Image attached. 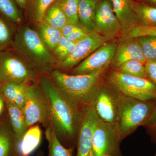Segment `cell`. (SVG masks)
Wrapping results in <instances>:
<instances>
[{
  "mask_svg": "<svg viewBox=\"0 0 156 156\" xmlns=\"http://www.w3.org/2000/svg\"><path fill=\"white\" fill-rule=\"evenodd\" d=\"M133 6L138 18V25L148 27H156V8L134 1Z\"/></svg>",
  "mask_w": 156,
  "mask_h": 156,
  "instance_id": "21",
  "label": "cell"
},
{
  "mask_svg": "<svg viewBox=\"0 0 156 156\" xmlns=\"http://www.w3.org/2000/svg\"><path fill=\"white\" fill-rule=\"evenodd\" d=\"M80 0H60L59 5L69 23L80 26L78 16V8Z\"/></svg>",
  "mask_w": 156,
  "mask_h": 156,
  "instance_id": "26",
  "label": "cell"
},
{
  "mask_svg": "<svg viewBox=\"0 0 156 156\" xmlns=\"http://www.w3.org/2000/svg\"><path fill=\"white\" fill-rule=\"evenodd\" d=\"M23 111L29 128L37 123L50 124L48 104L39 86L28 85L27 96Z\"/></svg>",
  "mask_w": 156,
  "mask_h": 156,
  "instance_id": "9",
  "label": "cell"
},
{
  "mask_svg": "<svg viewBox=\"0 0 156 156\" xmlns=\"http://www.w3.org/2000/svg\"><path fill=\"white\" fill-rule=\"evenodd\" d=\"M0 156H19L18 142L6 124L0 126Z\"/></svg>",
  "mask_w": 156,
  "mask_h": 156,
  "instance_id": "19",
  "label": "cell"
},
{
  "mask_svg": "<svg viewBox=\"0 0 156 156\" xmlns=\"http://www.w3.org/2000/svg\"><path fill=\"white\" fill-rule=\"evenodd\" d=\"M98 119L92 104L83 108L77 135L76 156H94L92 140L94 129Z\"/></svg>",
  "mask_w": 156,
  "mask_h": 156,
  "instance_id": "11",
  "label": "cell"
},
{
  "mask_svg": "<svg viewBox=\"0 0 156 156\" xmlns=\"http://www.w3.org/2000/svg\"><path fill=\"white\" fill-rule=\"evenodd\" d=\"M117 46L115 42H107L79 63L74 74H89L107 69L112 61Z\"/></svg>",
  "mask_w": 156,
  "mask_h": 156,
  "instance_id": "12",
  "label": "cell"
},
{
  "mask_svg": "<svg viewBox=\"0 0 156 156\" xmlns=\"http://www.w3.org/2000/svg\"><path fill=\"white\" fill-rule=\"evenodd\" d=\"M155 156H156V153H155Z\"/></svg>",
  "mask_w": 156,
  "mask_h": 156,
  "instance_id": "40",
  "label": "cell"
},
{
  "mask_svg": "<svg viewBox=\"0 0 156 156\" xmlns=\"http://www.w3.org/2000/svg\"><path fill=\"white\" fill-rule=\"evenodd\" d=\"M76 43L71 41L66 37H61L57 47L54 50L55 54L58 59L62 62L73 53L75 48Z\"/></svg>",
  "mask_w": 156,
  "mask_h": 156,
  "instance_id": "28",
  "label": "cell"
},
{
  "mask_svg": "<svg viewBox=\"0 0 156 156\" xmlns=\"http://www.w3.org/2000/svg\"><path fill=\"white\" fill-rule=\"evenodd\" d=\"M156 107V100H140L122 94L116 126L122 139L144 126Z\"/></svg>",
  "mask_w": 156,
  "mask_h": 156,
  "instance_id": "3",
  "label": "cell"
},
{
  "mask_svg": "<svg viewBox=\"0 0 156 156\" xmlns=\"http://www.w3.org/2000/svg\"><path fill=\"white\" fill-rule=\"evenodd\" d=\"M122 140L116 125L99 119L93 133L94 156H122L120 144Z\"/></svg>",
  "mask_w": 156,
  "mask_h": 156,
  "instance_id": "6",
  "label": "cell"
},
{
  "mask_svg": "<svg viewBox=\"0 0 156 156\" xmlns=\"http://www.w3.org/2000/svg\"><path fill=\"white\" fill-rule=\"evenodd\" d=\"M124 38H133L144 36L156 37V27H148L137 25L123 34Z\"/></svg>",
  "mask_w": 156,
  "mask_h": 156,
  "instance_id": "30",
  "label": "cell"
},
{
  "mask_svg": "<svg viewBox=\"0 0 156 156\" xmlns=\"http://www.w3.org/2000/svg\"><path fill=\"white\" fill-rule=\"evenodd\" d=\"M80 27L77 26L70 23H67L61 29L62 34L63 36L67 37L68 36L78 30Z\"/></svg>",
  "mask_w": 156,
  "mask_h": 156,
  "instance_id": "36",
  "label": "cell"
},
{
  "mask_svg": "<svg viewBox=\"0 0 156 156\" xmlns=\"http://www.w3.org/2000/svg\"><path fill=\"white\" fill-rule=\"evenodd\" d=\"M0 13L9 22L17 24L22 17L14 0H0Z\"/></svg>",
  "mask_w": 156,
  "mask_h": 156,
  "instance_id": "24",
  "label": "cell"
},
{
  "mask_svg": "<svg viewBox=\"0 0 156 156\" xmlns=\"http://www.w3.org/2000/svg\"><path fill=\"white\" fill-rule=\"evenodd\" d=\"M107 42V41L95 31L76 44L75 50L68 58L61 62L64 68H70L79 64L95 50Z\"/></svg>",
  "mask_w": 156,
  "mask_h": 156,
  "instance_id": "13",
  "label": "cell"
},
{
  "mask_svg": "<svg viewBox=\"0 0 156 156\" xmlns=\"http://www.w3.org/2000/svg\"><path fill=\"white\" fill-rule=\"evenodd\" d=\"M152 140L156 144V107L151 116L144 125Z\"/></svg>",
  "mask_w": 156,
  "mask_h": 156,
  "instance_id": "33",
  "label": "cell"
},
{
  "mask_svg": "<svg viewBox=\"0 0 156 156\" xmlns=\"http://www.w3.org/2000/svg\"><path fill=\"white\" fill-rule=\"evenodd\" d=\"M137 1L156 8V0H137Z\"/></svg>",
  "mask_w": 156,
  "mask_h": 156,
  "instance_id": "38",
  "label": "cell"
},
{
  "mask_svg": "<svg viewBox=\"0 0 156 156\" xmlns=\"http://www.w3.org/2000/svg\"><path fill=\"white\" fill-rule=\"evenodd\" d=\"M107 82L123 95L142 100H156V86L148 79L112 71Z\"/></svg>",
  "mask_w": 156,
  "mask_h": 156,
  "instance_id": "5",
  "label": "cell"
},
{
  "mask_svg": "<svg viewBox=\"0 0 156 156\" xmlns=\"http://www.w3.org/2000/svg\"><path fill=\"white\" fill-rule=\"evenodd\" d=\"M39 87L48 104L50 125L61 143L69 147L77 138L83 108L65 97L51 78L41 76Z\"/></svg>",
  "mask_w": 156,
  "mask_h": 156,
  "instance_id": "1",
  "label": "cell"
},
{
  "mask_svg": "<svg viewBox=\"0 0 156 156\" xmlns=\"http://www.w3.org/2000/svg\"><path fill=\"white\" fill-rule=\"evenodd\" d=\"M98 0H80L78 16L81 28L88 32L94 31Z\"/></svg>",
  "mask_w": 156,
  "mask_h": 156,
  "instance_id": "17",
  "label": "cell"
},
{
  "mask_svg": "<svg viewBox=\"0 0 156 156\" xmlns=\"http://www.w3.org/2000/svg\"><path fill=\"white\" fill-rule=\"evenodd\" d=\"M121 95L108 82V85L101 83L91 102L99 119L116 125Z\"/></svg>",
  "mask_w": 156,
  "mask_h": 156,
  "instance_id": "7",
  "label": "cell"
},
{
  "mask_svg": "<svg viewBox=\"0 0 156 156\" xmlns=\"http://www.w3.org/2000/svg\"><path fill=\"white\" fill-rule=\"evenodd\" d=\"M144 66L147 79L156 86V61L146 60Z\"/></svg>",
  "mask_w": 156,
  "mask_h": 156,
  "instance_id": "34",
  "label": "cell"
},
{
  "mask_svg": "<svg viewBox=\"0 0 156 156\" xmlns=\"http://www.w3.org/2000/svg\"><path fill=\"white\" fill-rule=\"evenodd\" d=\"M33 75L21 57L11 50H0V83H27Z\"/></svg>",
  "mask_w": 156,
  "mask_h": 156,
  "instance_id": "8",
  "label": "cell"
},
{
  "mask_svg": "<svg viewBox=\"0 0 156 156\" xmlns=\"http://www.w3.org/2000/svg\"><path fill=\"white\" fill-rule=\"evenodd\" d=\"M42 22L59 30L68 23L58 2L48 9Z\"/></svg>",
  "mask_w": 156,
  "mask_h": 156,
  "instance_id": "22",
  "label": "cell"
},
{
  "mask_svg": "<svg viewBox=\"0 0 156 156\" xmlns=\"http://www.w3.org/2000/svg\"><path fill=\"white\" fill-rule=\"evenodd\" d=\"M13 33L11 27L6 20L0 16V50L11 44Z\"/></svg>",
  "mask_w": 156,
  "mask_h": 156,
  "instance_id": "29",
  "label": "cell"
},
{
  "mask_svg": "<svg viewBox=\"0 0 156 156\" xmlns=\"http://www.w3.org/2000/svg\"><path fill=\"white\" fill-rule=\"evenodd\" d=\"M131 60H137L144 64L146 61L136 39L124 38L119 45H117L112 65L115 69L126 62Z\"/></svg>",
  "mask_w": 156,
  "mask_h": 156,
  "instance_id": "14",
  "label": "cell"
},
{
  "mask_svg": "<svg viewBox=\"0 0 156 156\" xmlns=\"http://www.w3.org/2000/svg\"><path fill=\"white\" fill-rule=\"evenodd\" d=\"M45 135L48 144V156H73V147H67L63 145L50 124L46 129Z\"/></svg>",
  "mask_w": 156,
  "mask_h": 156,
  "instance_id": "20",
  "label": "cell"
},
{
  "mask_svg": "<svg viewBox=\"0 0 156 156\" xmlns=\"http://www.w3.org/2000/svg\"><path fill=\"white\" fill-rule=\"evenodd\" d=\"M18 5L21 9H24L26 8L29 2V0H14Z\"/></svg>",
  "mask_w": 156,
  "mask_h": 156,
  "instance_id": "39",
  "label": "cell"
},
{
  "mask_svg": "<svg viewBox=\"0 0 156 156\" xmlns=\"http://www.w3.org/2000/svg\"><path fill=\"white\" fill-rule=\"evenodd\" d=\"M90 33L80 27L78 30L68 36L66 37L71 41L77 43L88 37Z\"/></svg>",
  "mask_w": 156,
  "mask_h": 156,
  "instance_id": "35",
  "label": "cell"
},
{
  "mask_svg": "<svg viewBox=\"0 0 156 156\" xmlns=\"http://www.w3.org/2000/svg\"><path fill=\"white\" fill-rule=\"evenodd\" d=\"M6 104L11 127L18 143L29 127L22 109L7 101Z\"/></svg>",
  "mask_w": 156,
  "mask_h": 156,
  "instance_id": "18",
  "label": "cell"
},
{
  "mask_svg": "<svg viewBox=\"0 0 156 156\" xmlns=\"http://www.w3.org/2000/svg\"><path fill=\"white\" fill-rule=\"evenodd\" d=\"M42 139V131L36 125L29 127L18 143L19 156H30L37 149Z\"/></svg>",
  "mask_w": 156,
  "mask_h": 156,
  "instance_id": "16",
  "label": "cell"
},
{
  "mask_svg": "<svg viewBox=\"0 0 156 156\" xmlns=\"http://www.w3.org/2000/svg\"><path fill=\"white\" fill-rule=\"evenodd\" d=\"M27 83L20 84L14 102V104L21 109L25 105L27 96Z\"/></svg>",
  "mask_w": 156,
  "mask_h": 156,
  "instance_id": "32",
  "label": "cell"
},
{
  "mask_svg": "<svg viewBox=\"0 0 156 156\" xmlns=\"http://www.w3.org/2000/svg\"><path fill=\"white\" fill-rule=\"evenodd\" d=\"M55 0H33L34 18L38 22H42L45 13Z\"/></svg>",
  "mask_w": 156,
  "mask_h": 156,
  "instance_id": "31",
  "label": "cell"
},
{
  "mask_svg": "<svg viewBox=\"0 0 156 156\" xmlns=\"http://www.w3.org/2000/svg\"></svg>",
  "mask_w": 156,
  "mask_h": 156,
  "instance_id": "41",
  "label": "cell"
},
{
  "mask_svg": "<svg viewBox=\"0 0 156 156\" xmlns=\"http://www.w3.org/2000/svg\"><path fill=\"white\" fill-rule=\"evenodd\" d=\"M106 69L94 73L73 75L55 70L51 72L50 75L62 95L82 108L92 102Z\"/></svg>",
  "mask_w": 156,
  "mask_h": 156,
  "instance_id": "2",
  "label": "cell"
},
{
  "mask_svg": "<svg viewBox=\"0 0 156 156\" xmlns=\"http://www.w3.org/2000/svg\"><path fill=\"white\" fill-rule=\"evenodd\" d=\"M110 1L114 12L122 27V34L139 24L137 15L133 6L134 0Z\"/></svg>",
  "mask_w": 156,
  "mask_h": 156,
  "instance_id": "15",
  "label": "cell"
},
{
  "mask_svg": "<svg viewBox=\"0 0 156 156\" xmlns=\"http://www.w3.org/2000/svg\"><path fill=\"white\" fill-rule=\"evenodd\" d=\"M135 38L140 45L146 60L156 61V37L144 36Z\"/></svg>",
  "mask_w": 156,
  "mask_h": 156,
  "instance_id": "27",
  "label": "cell"
},
{
  "mask_svg": "<svg viewBox=\"0 0 156 156\" xmlns=\"http://www.w3.org/2000/svg\"><path fill=\"white\" fill-rule=\"evenodd\" d=\"M39 35L46 46L50 49H55L61 37V30L40 22L39 25Z\"/></svg>",
  "mask_w": 156,
  "mask_h": 156,
  "instance_id": "23",
  "label": "cell"
},
{
  "mask_svg": "<svg viewBox=\"0 0 156 156\" xmlns=\"http://www.w3.org/2000/svg\"><path fill=\"white\" fill-rule=\"evenodd\" d=\"M115 70L125 74L147 79L144 63L137 60L126 61Z\"/></svg>",
  "mask_w": 156,
  "mask_h": 156,
  "instance_id": "25",
  "label": "cell"
},
{
  "mask_svg": "<svg viewBox=\"0 0 156 156\" xmlns=\"http://www.w3.org/2000/svg\"><path fill=\"white\" fill-rule=\"evenodd\" d=\"M6 106V100L3 94L2 85H0V118L2 115Z\"/></svg>",
  "mask_w": 156,
  "mask_h": 156,
  "instance_id": "37",
  "label": "cell"
},
{
  "mask_svg": "<svg viewBox=\"0 0 156 156\" xmlns=\"http://www.w3.org/2000/svg\"><path fill=\"white\" fill-rule=\"evenodd\" d=\"M94 31L107 41L115 38L122 32L110 0L98 2Z\"/></svg>",
  "mask_w": 156,
  "mask_h": 156,
  "instance_id": "10",
  "label": "cell"
},
{
  "mask_svg": "<svg viewBox=\"0 0 156 156\" xmlns=\"http://www.w3.org/2000/svg\"><path fill=\"white\" fill-rule=\"evenodd\" d=\"M11 44L15 51L37 67H45L52 61L48 47L39 34L29 27L20 28Z\"/></svg>",
  "mask_w": 156,
  "mask_h": 156,
  "instance_id": "4",
  "label": "cell"
}]
</instances>
